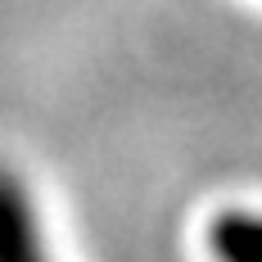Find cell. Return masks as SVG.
Listing matches in <instances>:
<instances>
[{
	"label": "cell",
	"instance_id": "cell-1",
	"mask_svg": "<svg viewBox=\"0 0 262 262\" xmlns=\"http://www.w3.org/2000/svg\"><path fill=\"white\" fill-rule=\"evenodd\" d=\"M0 262H46L36 222L27 212L23 194L14 190V181L5 177H0Z\"/></svg>",
	"mask_w": 262,
	"mask_h": 262
}]
</instances>
